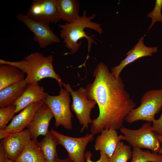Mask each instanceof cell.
I'll use <instances>...</instances> for the list:
<instances>
[{"instance_id": "obj_6", "label": "cell", "mask_w": 162, "mask_h": 162, "mask_svg": "<svg viewBox=\"0 0 162 162\" xmlns=\"http://www.w3.org/2000/svg\"><path fill=\"white\" fill-rule=\"evenodd\" d=\"M70 92L66 89L60 88L59 94L53 96L48 94L45 103L50 107L55 119L56 127L62 126L65 129L72 128L73 117L70 108Z\"/></svg>"}, {"instance_id": "obj_29", "label": "cell", "mask_w": 162, "mask_h": 162, "mask_svg": "<svg viewBox=\"0 0 162 162\" xmlns=\"http://www.w3.org/2000/svg\"><path fill=\"white\" fill-rule=\"evenodd\" d=\"M5 156L4 150L2 147L0 145V162H3Z\"/></svg>"}, {"instance_id": "obj_1", "label": "cell", "mask_w": 162, "mask_h": 162, "mask_svg": "<svg viewBox=\"0 0 162 162\" xmlns=\"http://www.w3.org/2000/svg\"><path fill=\"white\" fill-rule=\"evenodd\" d=\"M93 76L94 81L86 89L88 99L98 104L99 114L92 120L91 133L94 135L104 129H120L128 115L135 108L136 103L121 77L115 78L104 63L97 64Z\"/></svg>"}, {"instance_id": "obj_15", "label": "cell", "mask_w": 162, "mask_h": 162, "mask_svg": "<svg viewBox=\"0 0 162 162\" xmlns=\"http://www.w3.org/2000/svg\"><path fill=\"white\" fill-rule=\"evenodd\" d=\"M100 133L96 138L94 149L105 153L110 158L122 140V135H118L116 130L110 129H104Z\"/></svg>"}, {"instance_id": "obj_5", "label": "cell", "mask_w": 162, "mask_h": 162, "mask_svg": "<svg viewBox=\"0 0 162 162\" xmlns=\"http://www.w3.org/2000/svg\"><path fill=\"white\" fill-rule=\"evenodd\" d=\"M124 140L133 148H145L153 153H159L161 146L157 134L152 130L150 123L143 124L139 129L132 130L122 127L120 129Z\"/></svg>"}, {"instance_id": "obj_31", "label": "cell", "mask_w": 162, "mask_h": 162, "mask_svg": "<svg viewBox=\"0 0 162 162\" xmlns=\"http://www.w3.org/2000/svg\"><path fill=\"white\" fill-rule=\"evenodd\" d=\"M157 136L158 139L160 140V143L161 144V148L158 153L159 154H161L162 153V136L157 134Z\"/></svg>"}, {"instance_id": "obj_11", "label": "cell", "mask_w": 162, "mask_h": 162, "mask_svg": "<svg viewBox=\"0 0 162 162\" xmlns=\"http://www.w3.org/2000/svg\"><path fill=\"white\" fill-rule=\"evenodd\" d=\"M31 140V135L26 129L1 140L0 145L4 150L5 156L16 161Z\"/></svg>"}, {"instance_id": "obj_28", "label": "cell", "mask_w": 162, "mask_h": 162, "mask_svg": "<svg viewBox=\"0 0 162 162\" xmlns=\"http://www.w3.org/2000/svg\"><path fill=\"white\" fill-rule=\"evenodd\" d=\"M10 135L4 130H0V139L2 140L9 136Z\"/></svg>"}, {"instance_id": "obj_12", "label": "cell", "mask_w": 162, "mask_h": 162, "mask_svg": "<svg viewBox=\"0 0 162 162\" xmlns=\"http://www.w3.org/2000/svg\"><path fill=\"white\" fill-rule=\"evenodd\" d=\"M53 117L50 108L44 103L37 110L32 121L27 128L32 140L37 141L39 136H44L47 134L49 131L50 121Z\"/></svg>"}, {"instance_id": "obj_19", "label": "cell", "mask_w": 162, "mask_h": 162, "mask_svg": "<svg viewBox=\"0 0 162 162\" xmlns=\"http://www.w3.org/2000/svg\"><path fill=\"white\" fill-rule=\"evenodd\" d=\"M24 74L14 65L0 64V90L24 79Z\"/></svg>"}, {"instance_id": "obj_13", "label": "cell", "mask_w": 162, "mask_h": 162, "mask_svg": "<svg viewBox=\"0 0 162 162\" xmlns=\"http://www.w3.org/2000/svg\"><path fill=\"white\" fill-rule=\"evenodd\" d=\"M144 37H141L136 45L125 55L126 57L117 66L111 69V73L116 79L120 77V73L127 65L142 57L152 56L153 53L158 51L157 46L148 47L143 42Z\"/></svg>"}, {"instance_id": "obj_8", "label": "cell", "mask_w": 162, "mask_h": 162, "mask_svg": "<svg viewBox=\"0 0 162 162\" xmlns=\"http://www.w3.org/2000/svg\"><path fill=\"white\" fill-rule=\"evenodd\" d=\"M50 131L57 139L59 144L66 149L68 158L73 162H85V150L88 144L94 139V135L91 133L76 138L62 134L53 129Z\"/></svg>"}, {"instance_id": "obj_3", "label": "cell", "mask_w": 162, "mask_h": 162, "mask_svg": "<svg viewBox=\"0 0 162 162\" xmlns=\"http://www.w3.org/2000/svg\"><path fill=\"white\" fill-rule=\"evenodd\" d=\"M53 60L52 55L46 57L40 52H35L18 61L10 62L1 59L0 64L14 65L26 74L25 79L28 84L38 82L43 79L49 77L55 79L60 88H62L63 82L54 69Z\"/></svg>"}, {"instance_id": "obj_30", "label": "cell", "mask_w": 162, "mask_h": 162, "mask_svg": "<svg viewBox=\"0 0 162 162\" xmlns=\"http://www.w3.org/2000/svg\"><path fill=\"white\" fill-rule=\"evenodd\" d=\"M55 162H73L68 158L64 159H60L58 157L56 158Z\"/></svg>"}, {"instance_id": "obj_16", "label": "cell", "mask_w": 162, "mask_h": 162, "mask_svg": "<svg viewBox=\"0 0 162 162\" xmlns=\"http://www.w3.org/2000/svg\"><path fill=\"white\" fill-rule=\"evenodd\" d=\"M48 94L38 82L28 84L24 93L14 104L16 106L15 113L21 111L31 104L45 100Z\"/></svg>"}, {"instance_id": "obj_27", "label": "cell", "mask_w": 162, "mask_h": 162, "mask_svg": "<svg viewBox=\"0 0 162 162\" xmlns=\"http://www.w3.org/2000/svg\"><path fill=\"white\" fill-rule=\"evenodd\" d=\"M152 126L153 130L157 134L162 136V113L158 119H154Z\"/></svg>"}, {"instance_id": "obj_24", "label": "cell", "mask_w": 162, "mask_h": 162, "mask_svg": "<svg viewBox=\"0 0 162 162\" xmlns=\"http://www.w3.org/2000/svg\"><path fill=\"white\" fill-rule=\"evenodd\" d=\"M16 109V106L14 104L0 107V130L6 128L8 124L15 114Z\"/></svg>"}, {"instance_id": "obj_33", "label": "cell", "mask_w": 162, "mask_h": 162, "mask_svg": "<svg viewBox=\"0 0 162 162\" xmlns=\"http://www.w3.org/2000/svg\"><path fill=\"white\" fill-rule=\"evenodd\" d=\"M161 83H162V81H161Z\"/></svg>"}, {"instance_id": "obj_14", "label": "cell", "mask_w": 162, "mask_h": 162, "mask_svg": "<svg viewBox=\"0 0 162 162\" xmlns=\"http://www.w3.org/2000/svg\"><path fill=\"white\" fill-rule=\"evenodd\" d=\"M45 100L32 103L22 109L8 125L5 130L9 135L17 133L27 128L32 121L38 109L45 103Z\"/></svg>"}, {"instance_id": "obj_2", "label": "cell", "mask_w": 162, "mask_h": 162, "mask_svg": "<svg viewBox=\"0 0 162 162\" xmlns=\"http://www.w3.org/2000/svg\"><path fill=\"white\" fill-rule=\"evenodd\" d=\"M86 15V10H84L82 16L74 22L58 25L61 28L60 36L63 39L66 47L71 50L70 52L66 53L64 55L73 54L76 52L82 44L81 41L78 42L79 40L83 38H86L88 43V54L86 61L88 58L89 52L92 44H94L97 45V43L92 37L86 34L85 29L89 28L94 30L100 34L102 33L101 24L92 20L95 17L96 15L93 14L88 17H87Z\"/></svg>"}, {"instance_id": "obj_17", "label": "cell", "mask_w": 162, "mask_h": 162, "mask_svg": "<svg viewBox=\"0 0 162 162\" xmlns=\"http://www.w3.org/2000/svg\"><path fill=\"white\" fill-rule=\"evenodd\" d=\"M28 83L25 79L0 90V107L13 104L21 96Z\"/></svg>"}, {"instance_id": "obj_25", "label": "cell", "mask_w": 162, "mask_h": 162, "mask_svg": "<svg viewBox=\"0 0 162 162\" xmlns=\"http://www.w3.org/2000/svg\"><path fill=\"white\" fill-rule=\"evenodd\" d=\"M162 0H156L154 8L147 16V17L151 18L152 20L148 31L150 30L156 22H159L162 23Z\"/></svg>"}, {"instance_id": "obj_32", "label": "cell", "mask_w": 162, "mask_h": 162, "mask_svg": "<svg viewBox=\"0 0 162 162\" xmlns=\"http://www.w3.org/2000/svg\"><path fill=\"white\" fill-rule=\"evenodd\" d=\"M3 162H16V161H12L5 156Z\"/></svg>"}, {"instance_id": "obj_20", "label": "cell", "mask_w": 162, "mask_h": 162, "mask_svg": "<svg viewBox=\"0 0 162 162\" xmlns=\"http://www.w3.org/2000/svg\"><path fill=\"white\" fill-rule=\"evenodd\" d=\"M16 162H47L38 141L31 140L16 160Z\"/></svg>"}, {"instance_id": "obj_23", "label": "cell", "mask_w": 162, "mask_h": 162, "mask_svg": "<svg viewBox=\"0 0 162 162\" xmlns=\"http://www.w3.org/2000/svg\"><path fill=\"white\" fill-rule=\"evenodd\" d=\"M131 147L119 141L116 148L108 162H128L131 159Z\"/></svg>"}, {"instance_id": "obj_18", "label": "cell", "mask_w": 162, "mask_h": 162, "mask_svg": "<svg viewBox=\"0 0 162 162\" xmlns=\"http://www.w3.org/2000/svg\"><path fill=\"white\" fill-rule=\"evenodd\" d=\"M61 20L71 23L80 17V4L77 0H55Z\"/></svg>"}, {"instance_id": "obj_4", "label": "cell", "mask_w": 162, "mask_h": 162, "mask_svg": "<svg viewBox=\"0 0 162 162\" xmlns=\"http://www.w3.org/2000/svg\"><path fill=\"white\" fill-rule=\"evenodd\" d=\"M162 108V88L148 91L142 97L140 106L131 110L124 121L129 124L139 120L152 122Z\"/></svg>"}, {"instance_id": "obj_21", "label": "cell", "mask_w": 162, "mask_h": 162, "mask_svg": "<svg viewBox=\"0 0 162 162\" xmlns=\"http://www.w3.org/2000/svg\"><path fill=\"white\" fill-rule=\"evenodd\" d=\"M38 144L47 162H55L57 157V139L49 131Z\"/></svg>"}, {"instance_id": "obj_22", "label": "cell", "mask_w": 162, "mask_h": 162, "mask_svg": "<svg viewBox=\"0 0 162 162\" xmlns=\"http://www.w3.org/2000/svg\"><path fill=\"white\" fill-rule=\"evenodd\" d=\"M130 162H162V155L133 148Z\"/></svg>"}, {"instance_id": "obj_26", "label": "cell", "mask_w": 162, "mask_h": 162, "mask_svg": "<svg viewBox=\"0 0 162 162\" xmlns=\"http://www.w3.org/2000/svg\"><path fill=\"white\" fill-rule=\"evenodd\" d=\"M100 157L99 160L96 161H92L91 160L92 156V153L89 152H86L85 154V162H108L109 158L105 153L102 152H100Z\"/></svg>"}, {"instance_id": "obj_10", "label": "cell", "mask_w": 162, "mask_h": 162, "mask_svg": "<svg viewBox=\"0 0 162 162\" xmlns=\"http://www.w3.org/2000/svg\"><path fill=\"white\" fill-rule=\"evenodd\" d=\"M26 15L34 20L49 23L61 20L55 0H33Z\"/></svg>"}, {"instance_id": "obj_7", "label": "cell", "mask_w": 162, "mask_h": 162, "mask_svg": "<svg viewBox=\"0 0 162 162\" xmlns=\"http://www.w3.org/2000/svg\"><path fill=\"white\" fill-rule=\"evenodd\" d=\"M63 86L71 95L72 103L70 108L75 113L80 125H82L80 132L82 133L85 129L88 130L89 124L92 123L91 112L97 103L88 99L86 88L80 87L74 91L68 84L63 83Z\"/></svg>"}, {"instance_id": "obj_9", "label": "cell", "mask_w": 162, "mask_h": 162, "mask_svg": "<svg viewBox=\"0 0 162 162\" xmlns=\"http://www.w3.org/2000/svg\"><path fill=\"white\" fill-rule=\"evenodd\" d=\"M16 18L33 33L34 40L38 43L40 48H44L53 43L60 42V39L50 27L49 23L34 20L21 13L18 14Z\"/></svg>"}]
</instances>
